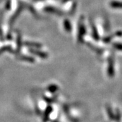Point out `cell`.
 <instances>
[{"mask_svg":"<svg viewBox=\"0 0 122 122\" xmlns=\"http://www.w3.org/2000/svg\"><path fill=\"white\" fill-rule=\"evenodd\" d=\"M111 6L115 8H122V2H117V1H113L111 3Z\"/></svg>","mask_w":122,"mask_h":122,"instance_id":"cell-1","label":"cell"}]
</instances>
